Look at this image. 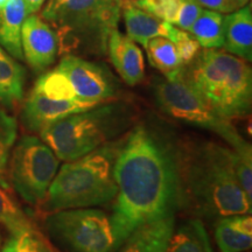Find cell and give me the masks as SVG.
I'll return each instance as SVG.
<instances>
[{"label": "cell", "mask_w": 252, "mask_h": 252, "mask_svg": "<svg viewBox=\"0 0 252 252\" xmlns=\"http://www.w3.org/2000/svg\"><path fill=\"white\" fill-rule=\"evenodd\" d=\"M115 178L110 220L119 248L135 230L175 220L181 209L176 144L154 126L141 123L125 135Z\"/></svg>", "instance_id": "6da1fadb"}, {"label": "cell", "mask_w": 252, "mask_h": 252, "mask_svg": "<svg viewBox=\"0 0 252 252\" xmlns=\"http://www.w3.org/2000/svg\"><path fill=\"white\" fill-rule=\"evenodd\" d=\"M181 209L200 217L251 214L252 201L239 185L236 152L212 141L176 144Z\"/></svg>", "instance_id": "7a4b0ae2"}, {"label": "cell", "mask_w": 252, "mask_h": 252, "mask_svg": "<svg viewBox=\"0 0 252 252\" xmlns=\"http://www.w3.org/2000/svg\"><path fill=\"white\" fill-rule=\"evenodd\" d=\"M125 137L118 138L91 151L86 156L67 161L50 184L40 204L43 213L91 208L108 203L116 197L115 167Z\"/></svg>", "instance_id": "3957f363"}, {"label": "cell", "mask_w": 252, "mask_h": 252, "mask_svg": "<svg viewBox=\"0 0 252 252\" xmlns=\"http://www.w3.org/2000/svg\"><path fill=\"white\" fill-rule=\"evenodd\" d=\"M185 76L220 117H248L252 104V70L248 61L219 49H204L186 65Z\"/></svg>", "instance_id": "277c9868"}, {"label": "cell", "mask_w": 252, "mask_h": 252, "mask_svg": "<svg viewBox=\"0 0 252 252\" xmlns=\"http://www.w3.org/2000/svg\"><path fill=\"white\" fill-rule=\"evenodd\" d=\"M125 104L112 103L74 113L40 132L41 140L63 161H71L115 140L132 123Z\"/></svg>", "instance_id": "5b68a950"}, {"label": "cell", "mask_w": 252, "mask_h": 252, "mask_svg": "<svg viewBox=\"0 0 252 252\" xmlns=\"http://www.w3.org/2000/svg\"><path fill=\"white\" fill-rule=\"evenodd\" d=\"M184 69L154 83L153 94L158 106L173 118L220 135L235 152L252 154L251 145L238 133L235 126L228 119L220 117L189 84Z\"/></svg>", "instance_id": "8992f818"}, {"label": "cell", "mask_w": 252, "mask_h": 252, "mask_svg": "<svg viewBox=\"0 0 252 252\" xmlns=\"http://www.w3.org/2000/svg\"><path fill=\"white\" fill-rule=\"evenodd\" d=\"M121 11V0H68L45 19L59 27L62 46L69 41L67 49L84 43L103 53L110 33L117 30Z\"/></svg>", "instance_id": "52a82bcc"}, {"label": "cell", "mask_w": 252, "mask_h": 252, "mask_svg": "<svg viewBox=\"0 0 252 252\" xmlns=\"http://www.w3.org/2000/svg\"><path fill=\"white\" fill-rule=\"evenodd\" d=\"M45 228L50 238L68 252H117L110 216L91 208L59 210L47 214Z\"/></svg>", "instance_id": "ba28073f"}, {"label": "cell", "mask_w": 252, "mask_h": 252, "mask_svg": "<svg viewBox=\"0 0 252 252\" xmlns=\"http://www.w3.org/2000/svg\"><path fill=\"white\" fill-rule=\"evenodd\" d=\"M8 163V179L14 190L26 203L40 207L59 171V158L40 138L24 135L11 152Z\"/></svg>", "instance_id": "9c48e42d"}, {"label": "cell", "mask_w": 252, "mask_h": 252, "mask_svg": "<svg viewBox=\"0 0 252 252\" xmlns=\"http://www.w3.org/2000/svg\"><path fill=\"white\" fill-rule=\"evenodd\" d=\"M58 68L70 81L80 100L99 105L117 94V83L111 72L97 63L65 55Z\"/></svg>", "instance_id": "30bf717a"}, {"label": "cell", "mask_w": 252, "mask_h": 252, "mask_svg": "<svg viewBox=\"0 0 252 252\" xmlns=\"http://www.w3.org/2000/svg\"><path fill=\"white\" fill-rule=\"evenodd\" d=\"M97 104L83 100H54L31 90L21 110V124L27 131L40 133L49 125L67 118L74 113L83 112Z\"/></svg>", "instance_id": "8fae6325"}, {"label": "cell", "mask_w": 252, "mask_h": 252, "mask_svg": "<svg viewBox=\"0 0 252 252\" xmlns=\"http://www.w3.org/2000/svg\"><path fill=\"white\" fill-rule=\"evenodd\" d=\"M21 47L24 59L34 71L40 72L55 61L59 39L55 32L42 18L30 14L21 28Z\"/></svg>", "instance_id": "7c38bea8"}, {"label": "cell", "mask_w": 252, "mask_h": 252, "mask_svg": "<svg viewBox=\"0 0 252 252\" xmlns=\"http://www.w3.org/2000/svg\"><path fill=\"white\" fill-rule=\"evenodd\" d=\"M106 48L113 67L126 84L133 87L143 81L145 75L144 56L131 37L118 30H113L109 35Z\"/></svg>", "instance_id": "4fadbf2b"}, {"label": "cell", "mask_w": 252, "mask_h": 252, "mask_svg": "<svg viewBox=\"0 0 252 252\" xmlns=\"http://www.w3.org/2000/svg\"><path fill=\"white\" fill-rule=\"evenodd\" d=\"M122 11L127 36L144 47L146 46L147 41L156 36H165L174 41L180 31L172 24L158 19L143 8L138 7L133 1L125 4L122 2Z\"/></svg>", "instance_id": "5bb4252c"}, {"label": "cell", "mask_w": 252, "mask_h": 252, "mask_svg": "<svg viewBox=\"0 0 252 252\" xmlns=\"http://www.w3.org/2000/svg\"><path fill=\"white\" fill-rule=\"evenodd\" d=\"M230 54L251 61L252 59V11L251 5L234 11L225 17L224 43Z\"/></svg>", "instance_id": "9a60e30c"}, {"label": "cell", "mask_w": 252, "mask_h": 252, "mask_svg": "<svg viewBox=\"0 0 252 252\" xmlns=\"http://www.w3.org/2000/svg\"><path fill=\"white\" fill-rule=\"evenodd\" d=\"M216 243L220 252H247L252 245L251 214L222 217L215 228Z\"/></svg>", "instance_id": "2e32d148"}, {"label": "cell", "mask_w": 252, "mask_h": 252, "mask_svg": "<svg viewBox=\"0 0 252 252\" xmlns=\"http://www.w3.org/2000/svg\"><path fill=\"white\" fill-rule=\"evenodd\" d=\"M28 15L24 0H8L0 9V46L17 60H24L21 28Z\"/></svg>", "instance_id": "e0dca14e"}, {"label": "cell", "mask_w": 252, "mask_h": 252, "mask_svg": "<svg viewBox=\"0 0 252 252\" xmlns=\"http://www.w3.org/2000/svg\"><path fill=\"white\" fill-rule=\"evenodd\" d=\"M25 80L23 65L0 46V105L12 110L23 102Z\"/></svg>", "instance_id": "ac0fdd59"}, {"label": "cell", "mask_w": 252, "mask_h": 252, "mask_svg": "<svg viewBox=\"0 0 252 252\" xmlns=\"http://www.w3.org/2000/svg\"><path fill=\"white\" fill-rule=\"evenodd\" d=\"M163 252H213L209 236L201 220H187L174 228Z\"/></svg>", "instance_id": "d6986e66"}, {"label": "cell", "mask_w": 252, "mask_h": 252, "mask_svg": "<svg viewBox=\"0 0 252 252\" xmlns=\"http://www.w3.org/2000/svg\"><path fill=\"white\" fill-rule=\"evenodd\" d=\"M225 17L210 9H202L189 33L204 49H219L224 43Z\"/></svg>", "instance_id": "ffe728a7"}, {"label": "cell", "mask_w": 252, "mask_h": 252, "mask_svg": "<svg viewBox=\"0 0 252 252\" xmlns=\"http://www.w3.org/2000/svg\"><path fill=\"white\" fill-rule=\"evenodd\" d=\"M145 49L152 67L161 71L165 77L172 76L185 68L175 43L168 37H152L147 41Z\"/></svg>", "instance_id": "44dd1931"}, {"label": "cell", "mask_w": 252, "mask_h": 252, "mask_svg": "<svg viewBox=\"0 0 252 252\" xmlns=\"http://www.w3.org/2000/svg\"><path fill=\"white\" fill-rule=\"evenodd\" d=\"M32 90L54 100H80L70 81L58 67L41 75Z\"/></svg>", "instance_id": "7402d4cb"}, {"label": "cell", "mask_w": 252, "mask_h": 252, "mask_svg": "<svg viewBox=\"0 0 252 252\" xmlns=\"http://www.w3.org/2000/svg\"><path fill=\"white\" fill-rule=\"evenodd\" d=\"M0 224L11 232L17 235L36 228L33 220L27 216L17 201L8 193L7 187L0 185Z\"/></svg>", "instance_id": "603a6c76"}, {"label": "cell", "mask_w": 252, "mask_h": 252, "mask_svg": "<svg viewBox=\"0 0 252 252\" xmlns=\"http://www.w3.org/2000/svg\"><path fill=\"white\" fill-rule=\"evenodd\" d=\"M0 252H59L36 228L11 235Z\"/></svg>", "instance_id": "cb8c5ba5"}, {"label": "cell", "mask_w": 252, "mask_h": 252, "mask_svg": "<svg viewBox=\"0 0 252 252\" xmlns=\"http://www.w3.org/2000/svg\"><path fill=\"white\" fill-rule=\"evenodd\" d=\"M17 119L0 108V185L4 187H7L6 171H7L9 156L17 140Z\"/></svg>", "instance_id": "d4e9b609"}, {"label": "cell", "mask_w": 252, "mask_h": 252, "mask_svg": "<svg viewBox=\"0 0 252 252\" xmlns=\"http://www.w3.org/2000/svg\"><path fill=\"white\" fill-rule=\"evenodd\" d=\"M133 2L138 7L143 8L158 19L174 25L181 0H135Z\"/></svg>", "instance_id": "484cf974"}, {"label": "cell", "mask_w": 252, "mask_h": 252, "mask_svg": "<svg viewBox=\"0 0 252 252\" xmlns=\"http://www.w3.org/2000/svg\"><path fill=\"white\" fill-rule=\"evenodd\" d=\"M173 42L175 43L176 48H178L179 55H180L185 67L196 58V55L201 50L200 43L190 34L182 30L179 31L178 35H176Z\"/></svg>", "instance_id": "4316f807"}, {"label": "cell", "mask_w": 252, "mask_h": 252, "mask_svg": "<svg viewBox=\"0 0 252 252\" xmlns=\"http://www.w3.org/2000/svg\"><path fill=\"white\" fill-rule=\"evenodd\" d=\"M201 12H202V6L196 0H181L178 18L174 25L182 31L189 32Z\"/></svg>", "instance_id": "83f0119b"}, {"label": "cell", "mask_w": 252, "mask_h": 252, "mask_svg": "<svg viewBox=\"0 0 252 252\" xmlns=\"http://www.w3.org/2000/svg\"><path fill=\"white\" fill-rule=\"evenodd\" d=\"M201 6H204L210 11L220 12V13H226L228 8H226L225 0H196Z\"/></svg>", "instance_id": "f1b7e54d"}, {"label": "cell", "mask_w": 252, "mask_h": 252, "mask_svg": "<svg viewBox=\"0 0 252 252\" xmlns=\"http://www.w3.org/2000/svg\"><path fill=\"white\" fill-rule=\"evenodd\" d=\"M117 252H146L143 245L139 242L135 241L134 238H127V241L119 248Z\"/></svg>", "instance_id": "f546056e"}, {"label": "cell", "mask_w": 252, "mask_h": 252, "mask_svg": "<svg viewBox=\"0 0 252 252\" xmlns=\"http://www.w3.org/2000/svg\"><path fill=\"white\" fill-rule=\"evenodd\" d=\"M24 1L27 7L28 14H34L36 13L41 7H42L45 0H24Z\"/></svg>", "instance_id": "4dcf8cb0"}, {"label": "cell", "mask_w": 252, "mask_h": 252, "mask_svg": "<svg viewBox=\"0 0 252 252\" xmlns=\"http://www.w3.org/2000/svg\"><path fill=\"white\" fill-rule=\"evenodd\" d=\"M248 2H250V0H225L228 12L237 11V9L247 6Z\"/></svg>", "instance_id": "1f68e13d"}, {"label": "cell", "mask_w": 252, "mask_h": 252, "mask_svg": "<svg viewBox=\"0 0 252 252\" xmlns=\"http://www.w3.org/2000/svg\"><path fill=\"white\" fill-rule=\"evenodd\" d=\"M8 0H0V9H1L4 6L6 5V2H7Z\"/></svg>", "instance_id": "d6a6232c"}, {"label": "cell", "mask_w": 252, "mask_h": 252, "mask_svg": "<svg viewBox=\"0 0 252 252\" xmlns=\"http://www.w3.org/2000/svg\"><path fill=\"white\" fill-rule=\"evenodd\" d=\"M1 247H2V245H1V236H0V250H1Z\"/></svg>", "instance_id": "836d02e7"}, {"label": "cell", "mask_w": 252, "mask_h": 252, "mask_svg": "<svg viewBox=\"0 0 252 252\" xmlns=\"http://www.w3.org/2000/svg\"><path fill=\"white\" fill-rule=\"evenodd\" d=\"M127 1H135V0H127Z\"/></svg>", "instance_id": "e575fe53"}, {"label": "cell", "mask_w": 252, "mask_h": 252, "mask_svg": "<svg viewBox=\"0 0 252 252\" xmlns=\"http://www.w3.org/2000/svg\"><path fill=\"white\" fill-rule=\"evenodd\" d=\"M247 252H248V251H247Z\"/></svg>", "instance_id": "d590c367"}]
</instances>
